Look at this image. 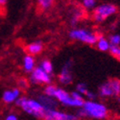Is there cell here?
I'll use <instances>...</instances> for the list:
<instances>
[{"label":"cell","mask_w":120,"mask_h":120,"mask_svg":"<svg viewBox=\"0 0 120 120\" xmlns=\"http://www.w3.org/2000/svg\"><path fill=\"white\" fill-rule=\"evenodd\" d=\"M56 89H57V86H54V85H52V83H51V84H48V85L45 86L43 92H44V94H46L48 96L54 97L55 92H56Z\"/></svg>","instance_id":"d6986e66"},{"label":"cell","mask_w":120,"mask_h":120,"mask_svg":"<svg viewBox=\"0 0 120 120\" xmlns=\"http://www.w3.org/2000/svg\"><path fill=\"white\" fill-rule=\"evenodd\" d=\"M85 96H86V98L87 100H95L96 97H97L96 93H95V92H92V91H90V90H88V92H87Z\"/></svg>","instance_id":"603a6c76"},{"label":"cell","mask_w":120,"mask_h":120,"mask_svg":"<svg viewBox=\"0 0 120 120\" xmlns=\"http://www.w3.org/2000/svg\"><path fill=\"white\" fill-rule=\"evenodd\" d=\"M54 3H55V0H37L38 8L42 12L48 11L49 9H51Z\"/></svg>","instance_id":"9a60e30c"},{"label":"cell","mask_w":120,"mask_h":120,"mask_svg":"<svg viewBox=\"0 0 120 120\" xmlns=\"http://www.w3.org/2000/svg\"><path fill=\"white\" fill-rule=\"evenodd\" d=\"M46 120H76L78 119V116L67 113L64 112L58 111L57 109H46L44 118Z\"/></svg>","instance_id":"9c48e42d"},{"label":"cell","mask_w":120,"mask_h":120,"mask_svg":"<svg viewBox=\"0 0 120 120\" xmlns=\"http://www.w3.org/2000/svg\"><path fill=\"white\" fill-rule=\"evenodd\" d=\"M54 98L58 101V103H61L65 107H70V108H81L85 102L84 95L78 92L77 90L71 91L69 93L65 89L58 86L56 89Z\"/></svg>","instance_id":"3957f363"},{"label":"cell","mask_w":120,"mask_h":120,"mask_svg":"<svg viewBox=\"0 0 120 120\" xmlns=\"http://www.w3.org/2000/svg\"><path fill=\"white\" fill-rule=\"evenodd\" d=\"M76 90L85 96L88 92V88H87V86H86V85L85 83H79L76 86Z\"/></svg>","instance_id":"7402d4cb"},{"label":"cell","mask_w":120,"mask_h":120,"mask_svg":"<svg viewBox=\"0 0 120 120\" xmlns=\"http://www.w3.org/2000/svg\"><path fill=\"white\" fill-rule=\"evenodd\" d=\"M97 0H82V4L84 9L86 10H92L96 6Z\"/></svg>","instance_id":"ffe728a7"},{"label":"cell","mask_w":120,"mask_h":120,"mask_svg":"<svg viewBox=\"0 0 120 120\" xmlns=\"http://www.w3.org/2000/svg\"><path fill=\"white\" fill-rule=\"evenodd\" d=\"M96 47L98 50L102 52H107L109 50V47H111V43H109V41L104 36H98V38H97V41L95 43Z\"/></svg>","instance_id":"5bb4252c"},{"label":"cell","mask_w":120,"mask_h":120,"mask_svg":"<svg viewBox=\"0 0 120 120\" xmlns=\"http://www.w3.org/2000/svg\"><path fill=\"white\" fill-rule=\"evenodd\" d=\"M36 67V59L33 55L27 54L23 58V69L27 73H30Z\"/></svg>","instance_id":"4fadbf2b"},{"label":"cell","mask_w":120,"mask_h":120,"mask_svg":"<svg viewBox=\"0 0 120 120\" xmlns=\"http://www.w3.org/2000/svg\"><path fill=\"white\" fill-rule=\"evenodd\" d=\"M98 95L102 98L118 97L120 95V80L111 78L99 86Z\"/></svg>","instance_id":"5b68a950"},{"label":"cell","mask_w":120,"mask_h":120,"mask_svg":"<svg viewBox=\"0 0 120 120\" xmlns=\"http://www.w3.org/2000/svg\"><path fill=\"white\" fill-rule=\"evenodd\" d=\"M43 48H44V45H43V42L41 41H33L31 43L27 44L26 51L28 54L36 56V55L41 54L42 52Z\"/></svg>","instance_id":"7c38bea8"},{"label":"cell","mask_w":120,"mask_h":120,"mask_svg":"<svg viewBox=\"0 0 120 120\" xmlns=\"http://www.w3.org/2000/svg\"><path fill=\"white\" fill-rule=\"evenodd\" d=\"M83 16H84V11H83V10L80 9V8L75 9L74 12L71 15V17H70V23H71V25L75 26Z\"/></svg>","instance_id":"2e32d148"},{"label":"cell","mask_w":120,"mask_h":120,"mask_svg":"<svg viewBox=\"0 0 120 120\" xmlns=\"http://www.w3.org/2000/svg\"><path fill=\"white\" fill-rule=\"evenodd\" d=\"M73 62L72 61H67L64 64L63 68L61 72L59 74V82L60 84H62L64 86L70 85L73 82Z\"/></svg>","instance_id":"ba28073f"},{"label":"cell","mask_w":120,"mask_h":120,"mask_svg":"<svg viewBox=\"0 0 120 120\" xmlns=\"http://www.w3.org/2000/svg\"><path fill=\"white\" fill-rule=\"evenodd\" d=\"M77 116L93 119H106L109 117V109L103 104L94 100H86L81 108H78Z\"/></svg>","instance_id":"6da1fadb"},{"label":"cell","mask_w":120,"mask_h":120,"mask_svg":"<svg viewBox=\"0 0 120 120\" xmlns=\"http://www.w3.org/2000/svg\"><path fill=\"white\" fill-rule=\"evenodd\" d=\"M109 52L114 59H116L117 61L120 62V46L119 45H111Z\"/></svg>","instance_id":"ac0fdd59"},{"label":"cell","mask_w":120,"mask_h":120,"mask_svg":"<svg viewBox=\"0 0 120 120\" xmlns=\"http://www.w3.org/2000/svg\"><path fill=\"white\" fill-rule=\"evenodd\" d=\"M68 36L73 41H81L87 45H95L99 35L85 28H73L69 31Z\"/></svg>","instance_id":"277c9868"},{"label":"cell","mask_w":120,"mask_h":120,"mask_svg":"<svg viewBox=\"0 0 120 120\" xmlns=\"http://www.w3.org/2000/svg\"><path fill=\"white\" fill-rule=\"evenodd\" d=\"M15 105L18 108H20L24 112H26L27 114L31 115L33 117L39 118V119L44 118L46 109L38 102V99L36 100L33 98H28L26 96H20L15 101Z\"/></svg>","instance_id":"7a4b0ae2"},{"label":"cell","mask_w":120,"mask_h":120,"mask_svg":"<svg viewBox=\"0 0 120 120\" xmlns=\"http://www.w3.org/2000/svg\"><path fill=\"white\" fill-rule=\"evenodd\" d=\"M38 102L41 103L45 109H56L58 107V101L51 96H48L46 94H41L38 97Z\"/></svg>","instance_id":"8fae6325"},{"label":"cell","mask_w":120,"mask_h":120,"mask_svg":"<svg viewBox=\"0 0 120 120\" xmlns=\"http://www.w3.org/2000/svg\"><path fill=\"white\" fill-rule=\"evenodd\" d=\"M21 90L19 88H10L6 89L2 94V101L5 104H13L15 103L16 100L20 97Z\"/></svg>","instance_id":"30bf717a"},{"label":"cell","mask_w":120,"mask_h":120,"mask_svg":"<svg viewBox=\"0 0 120 120\" xmlns=\"http://www.w3.org/2000/svg\"><path fill=\"white\" fill-rule=\"evenodd\" d=\"M39 66H41L44 71H46L47 73L49 74H53V71H54V67H53V64L52 63L49 61L47 59H44L39 64Z\"/></svg>","instance_id":"e0dca14e"},{"label":"cell","mask_w":120,"mask_h":120,"mask_svg":"<svg viewBox=\"0 0 120 120\" xmlns=\"http://www.w3.org/2000/svg\"><path fill=\"white\" fill-rule=\"evenodd\" d=\"M18 86H19V87H20V88H26V87L28 86V84H27V82H26V80L20 79V80L18 81Z\"/></svg>","instance_id":"cb8c5ba5"},{"label":"cell","mask_w":120,"mask_h":120,"mask_svg":"<svg viewBox=\"0 0 120 120\" xmlns=\"http://www.w3.org/2000/svg\"><path fill=\"white\" fill-rule=\"evenodd\" d=\"M5 119H6V120H17L18 117H17V115H16L15 113H9V114L5 117Z\"/></svg>","instance_id":"d4e9b609"},{"label":"cell","mask_w":120,"mask_h":120,"mask_svg":"<svg viewBox=\"0 0 120 120\" xmlns=\"http://www.w3.org/2000/svg\"><path fill=\"white\" fill-rule=\"evenodd\" d=\"M109 41L111 45H120V35L112 34L109 37Z\"/></svg>","instance_id":"44dd1931"},{"label":"cell","mask_w":120,"mask_h":120,"mask_svg":"<svg viewBox=\"0 0 120 120\" xmlns=\"http://www.w3.org/2000/svg\"><path fill=\"white\" fill-rule=\"evenodd\" d=\"M116 12H117V7L114 4L112 3L100 4L98 6H95V8L93 9L92 19L97 23H101L104 20H106L108 17L116 14Z\"/></svg>","instance_id":"8992f818"},{"label":"cell","mask_w":120,"mask_h":120,"mask_svg":"<svg viewBox=\"0 0 120 120\" xmlns=\"http://www.w3.org/2000/svg\"><path fill=\"white\" fill-rule=\"evenodd\" d=\"M7 3H8V0H0V12L2 10H5Z\"/></svg>","instance_id":"484cf974"},{"label":"cell","mask_w":120,"mask_h":120,"mask_svg":"<svg viewBox=\"0 0 120 120\" xmlns=\"http://www.w3.org/2000/svg\"><path fill=\"white\" fill-rule=\"evenodd\" d=\"M29 81L34 85H48L52 83V74L47 73L38 65L30 72Z\"/></svg>","instance_id":"52a82bcc"},{"label":"cell","mask_w":120,"mask_h":120,"mask_svg":"<svg viewBox=\"0 0 120 120\" xmlns=\"http://www.w3.org/2000/svg\"><path fill=\"white\" fill-rule=\"evenodd\" d=\"M117 100H118V102H119V103H120V95H119V96H118V97H117Z\"/></svg>","instance_id":"4316f807"}]
</instances>
